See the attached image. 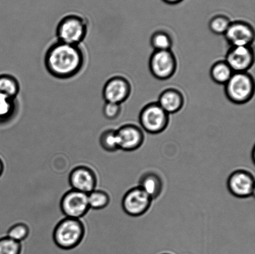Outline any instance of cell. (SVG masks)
Returning <instances> with one entry per match:
<instances>
[{
  "label": "cell",
  "instance_id": "obj_1",
  "mask_svg": "<svg viewBox=\"0 0 255 254\" xmlns=\"http://www.w3.org/2000/svg\"><path fill=\"white\" fill-rule=\"evenodd\" d=\"M85 56L79 46L57 41L47 49L44 57L47 71L55 78H72L83 69Z\"/></svg>",
  "mask_w": 255,
  "mask_h": 254
},
{
  "label": "cell",
  "instance_id": "obj_2",
  "mask_svg": "<svg viewBox=\"0 0 255 254\" xmlns=\"http://www.w3.org/2000/svg\"><path fill=\"white\" fill-rule=\"evenodd\" d=\"M84 235L85 227L81 220L66 217L55 228L53 239L59 248L71 250L81 244Z\"/></svg>",
  "mask_w": 255,
  "mask_h": 254
},
{
  "label": "cell",
  "instance_id": "obj_3",
  "mask_svg": "<svg viewBox=\"0 0 255 254\" xmlns=\"http://www.w3.org/2000/svg\"><path fill=\"white\" fill-rule=\"evenodd\" d=\"M88 32V22L84 17L77 14L64 16L56 27L57 41L79 46Z\"/></svg>",
  "mask_w": 255,
  "mask_h": 254
},
{
  "label": "cell",
  "instance_id": "obj_4",
  "mask_svg": "<svg viewBox=\"0 0 255 254\" xmlns=\"http://www.w3.org/2000/svg\"><path fill=\"white\" fill-rule=\"evenodd\" d=\"M255 82L253 77L247 72H234L225 85V93L232 103L243 104L253 98Z\"/></svg>",
  "mask_w": 255,
  "mask_h": 254
},
{
  "label": "cell",
  "instance_id": "obj_5",
  "mask_svg": "<svg viewBox=\"0 0 255 254\" xmlns=\"http://www.w3.org/2000/svg\"><path fill=\"white\" fill-rule=\"evenodd\" d=\"M169 115L157 102L150 103L144 106L140 112L139 123L142 128L148 133H161L168 126Z\"/></svg>",
  "mask_w": 255,
  "mask_h": 254
},
{
  "label": "cell",
  "instance_id": "obj_6",
  "mask_svg": "<svg viewBox=\"0 0 255 254\" xmlns=\"http://www.w3.org/2000/svg\"><path fill=\"white\" fill-rule=\"evenodd\" d=\"M149 71L155 78L161 81L171 78L177 69V60L171 50L154 51L150 57Z\"/></svg>",
  "mask_w": 255,
  "mask_h": 254
},
{
  "label": "cell",
  "instance_id": "obj_7",
  "mask_svg": "<svg viewBox=\"0 0 255 254\" xmlns=\"http://www.w3.org/2000/svg\"><path fill=\"white\" fill-rule=\"evenodd\" d=\"M60 207L66 218L80 220L90 209L88 194L72 189L62 196Z\"/></svg>",
  "mask_w": 255,
  "mask_h": 254
},
{
  "label": "cell",
  "instance_id": "obj_8",
  "mask_svg": "<svg viewBox=\"0 0 255 254\" xmlns=\"http://www.w3.org/2000/svg\"><path fill=\"white\" fill-rule=\"evenodd\" d=\"M151 201V198L138 186L127 191L122 200V208L127 215L136 217L149 210Z\"/></svg>",
  "mask_w": 255,
  "mask_h": 254
},
{
  "label": "cell",
  "instance_id": "obj_9",
  "mask_svg": "<svg viewBox=\"0 0 255 254\" xmlns=\"http://www.w3.org/2000/svg\"><path fill=\"white\" fill-rule=\"evenodd\" d=\"M131 86L126 78L114 76L105 84L102 95L106 102L121 104L129 98Z\"/></svg>",
  "mask_w": 255,
  "mask_h": 254
},
{
  "label": "cell",
  "instance_id": "obj_10",
  "mask_svg": "<svg viewBox=\"0 0 255 254\" xmlns=\"http://www.w3.org/2000/svg\"><path fill=\"white\" fill-rule=\"evenodd\" d=\"M255 186L254 176L243 170L235 171L227 181L230 192L237 198H249L254 195Z\"/></svg>",
  "mask_w": 255,
  "mask_h": 254
},
{
  "label": "cell",
  "instance_id": "obj_11",
  "mask_svg": "<svg viewBox=\"0 0 255 254\" xmlns=\"http://www.w3.org/2000/svg\"><path fill=\"white\" fill-rule=\"evenodd\" d=\"M255 56L251 46H231L226 61L234 72H247L254 63Z\"/></svg>",
  "mask_w": 255,
  "mask_h": 254
},
{
  "label": "cell",
  "instance_id": "obj_12",
  "mask_svg": "<svg viewBox=\"0 0 255 254\" xmlns=\"http://www.w3.org/2000/svg\"><path fill=\"white\" fill-rule=\"evenodd\" d=\"M231 46H251L255 39L254 27L242 21L231 22L224 34Z\"/></svg>",
  "mask_w": 255,
  "mask_h": 254
},
{
  "label": "cell",
  "instance_id": "obj_13",
  "mask_svg": "<svg viewBox=\"0 0 255 254\" xmlns=\"http://www.w3.org/2000/svg\"><path fill=\"white\" fill-rule=\"evenodd\" d=\"M69 184L72 189L89 194L96 190L97 178L96 173L87 166H78L70 173Z\"/></svg>",
  "mask_w": 255,
  "mask_h": 254
},
{
  "label": "cell",
  "instance_id": "obj_14",
  "mask_svg": "<svg viewBox=\"0 0 255 254\" xmlns=\"http://www.w3.org/2000/svg\"><path fill=\"white\" fill-rule=\"evenodd\" d=\"M120 149L125 151H133L143 143V132L133 124H126L116 130Z\"/></svg>",
  "mask_w": 255,
  "mask_h": 254
},
{
  "label": "cell",
  "instance_id": "obj_15",
  "mask_svg": "<svg viewBox=\"0 0 255 254\" xmlns=\"http://www.w3.org/2000/svg\"><path fill=\"white\" fill-rule=\"evenodd\" d=\"M167 113L174 114L184 106V98L181 91L175 88H167L162 92L157 101Z\"/></svg>",
  "mask_w": 255,
  "mask_h": 254
},
{
  "label": "cell",
  "instance_id": "obj_16",
  "mask_svg": "<svg viewBox=\"0 0 255 254\" xmlns=\"http://www.w3.org/2000/svg\"><path fill=\"white\" fill-rule=\"evenodd\" d=\"M162 181L157 174L147 172L141 176L139 180V187L142 188L150 197L156 199L162 190Z\"/></svg>",
  "mask_w": 255,
  "mask_h": 254
},
{
  "label": "cell",
  "instance_id": "obj_17",
  "mask_svg": "<svg viewBox=\"0 0 255 254\" xmlns=\"http://www.w3.org/2000/svg\"><path fill=\"white\" fill-rule=\"evenodd\" d=\"M234 72L226 61L216 62L210 71L212 81L219 85H226Z\"/></svg>",
  "mask_w": 255,
  "mask_h": 254
},
{
  "label": "cell",
  "instance_id": "obj_18",
  "mask_svg": "<svg viewBox=\"0 0 255 254\" xmlns=\"http://www.w3.org/2000/svg\"><path fill=\"white\" fill-rule=\"evenodd\" d=\"M20 91V85L16 77L9 74L0 75V94L16 98Z\"/></svg>",
  "mask_w": 255,
  "mask_h": 254
},
{
  "label": "cell",
  "instance_id": "obj_19",
  "mask_svg": "<svg viewBox=\"0 0 255 254\" xmlns=\"http://www.w3.org/2000/svg\"><path fill=\"white\" fill-rule=\"evenodd\" d=\"M16 111V98L0 94V124L6 123L11 120Z\"/></svg>",
  "mask_w": 255,
  "mask_h": 254
},
{
  "label": "cell",
  "instance_id": "obj_20",
  "mask_svg": "<svg viewBox=\"0 0 255 254\" xmlns=\"http://www.w3.org/2000/svg\"><path fill=\"white\" fill-rule=\"evenodd\" d=\"M150 44L154 51H169L172 46L171 36L164 31H157L150 38Z\"/></svg>",
  "mask_w": 255,
  "mask_h": 254
},
{
  "label": "cell",
  "instance_id": "obj_21",
  "mask_svg": "<svg viewBox=\"0 0 255 254\" xmlns=\"http://www.w3.org/2000/svg\"><path fill=\"white\" fill-rule=\"evenodd\" d=\"M100 144L105 151L114 153L120 149L118 137L116 130L107 129L101 134Z\"/></svg>",
  "mask_w": 255,
  "mask_h": 254
},
{
  "label": "cell",
  "instance_id": "obj_22",
  "mask_svg": "<svg viewBox=\"0 0 255 254\" xmlns=\"http://www.w3.org/2000/svg\"><path fill=\"white\" fill-rule=\"evenodd\" d=\"M111 201L109 194L102 190H94L88 194L90 209L99 210L106 208Z\"/></svg>",
  "mask_w": 255,
  "mask_h": 254
},
{
  "label": "cell",
  "instance_id": "obj_23",
  "mask_svg": "<svg viewBox=\"0 0 255 254\" xmlns=\"http://www.w3.org/2000/svg\"><path fill=\"white\" fill-rule=\"evenodd\" d=\"M231 20L224 15H217L212 17L209 22V26L211 31L217 35L225 34L228 29Z\"/></svg>",
  "mask_w": 255,
  "mask_h": 254
},
{
  "label": "cell",
  "instance_id": "obj_24",
  "mask_svg": "<svg viewBox=\"0 0 255 254\" xmlns=\"http://www.w3.org/2000/svg\"><path fill=\"white\" fill-rule=\"evenodd\" d=\"M29 229L26 224L18 223L12 225L7 231V237L17 242L21 243L28 237Z\"/></svg>",
  "mask_w": 255,
  "mask_h": 254
},
{
  "label": "cell",
  "instance_id": "obj_25",
  "mask_svg": "<svg viewBox=\"0 0 255 254\" xmlns=\"http://www.w3.org/2000/svg\"><path fill=\"white\" fill-rule=\"evenodd\" d=\"M21 243L5 236L0 238V254H21Z\"/></svg>",
  "mask_w": 255,
  "mask_h": 254
},
{
  "label": "cell",
  "instance_id": "obj_26",
  "mask_svg": "<svg viewBox=\"0 0 255 254\" xmlns=\"http://www.w3.org/2000/svg\"><path fill=\"white\" fill-rule=\"evenodd\" d=\"M121 104L106 102L103 107L104 116L109 120H115L121 114Z\"/></svg>",
  "mask_w": 255,
  "mask_h": 254
},
{
  "label": "cell",
  "instance_id": "obj_27",
  "mask_svg": "<svg viewBox=\"0 0 255 254\" xmlns=\"http://www.w3.org/2000/svg\"><path fill=\"white\" fill-rule=\"evenodd\" d=\"M164 2L168 4H177L183 1V0H162Z\"/></svg>",
  "mask_w": 255,
  "mask_h": 254
},
{
  "label": "cell",
  "instance_id": "obj_28",
  "mask_svg": "<svg viewBox=\"0 0 255 254\" xmlns=\"http://www.w3.org/2000/svg\"><path fill=\"white\" fill-rule=\"evenodd\" d=\"M4 171V164L1 159H0V176L2 175Z\"/></svg>",
  "mask_w": 255,
  "mask_h": 254
}]
</instances>
